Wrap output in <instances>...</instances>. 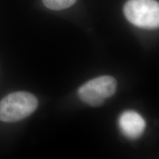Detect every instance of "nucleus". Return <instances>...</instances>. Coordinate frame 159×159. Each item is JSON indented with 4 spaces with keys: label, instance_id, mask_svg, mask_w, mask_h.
Returning a JSON list of instances; mask_svg holds the SVG:
<instances>
[{
    "label": "nucleus",
    "instance_id": "nucleus-5",
    "mask_svg": "<svg viewBox=\"0 0 159 159\" xmlns=\"http://www.w3.org/2000/svg\"><path fill=\"white\" fill-rule=\"evenodd\" d=\"M47 8L52 11H61L69 8L76 2L77 0H42Z\"/></svg>",
    "mask_w": 159,
    "mask_h": 159
},
{
    "label": "nucleus",
    "instance_id": "nucleus-4",
    "mask_svg": "<svg viewBox=\"0 0 159 159\" xmlns=\"http://www.w3.org/2000/svg\"><path fill=\"white\" fill-rule=\"evenodd\" d=\"M122 133L129 139H135L144 133L146 123L140 114L133 111H125L119 120Z\"/></svg>",
    "mask_w": 159,
    "mask_h": 159
},
{
    "label": "nucleus",
    "instance_id": "nucleus-3",
    "mask_svg": "<svg viewBox=\"0 0 159 159\" xmlns=\"http://www.w3.org/2000/svg\"><path fill=\"white\" fill-rule=\"evenodd\" d=\"M116 80L111 76H101L89 80L78 89L80 98L91 106L102 105L106 99L115 94Z\"/></svg>",
    "mask_w": 159,
    "mask_h": 159
},
{
    "label": "nucleus",
    "instance_id": "nucleus-2",
    "mask_svg": "<svg viewBox=\"0 0 159 159\" xmlns=\"http://www.w3.org/2000/svg\"><path fill=\"white\" fill-rule=\"evenodd\" d=\"M123 12L131 24L144 29H156L159 26V4L156 0H128Z\"/></svg>",
    "mask_w": 159,
    "mask_h": 159
},
{
    "label": "nucleus",
    "instance_id": "nucleus-1",
    "mask_svg": "<svg viewBox=\"0 0 159 159\" xmlns=\"http://www.w3.org/2000/svg\"><path fill=\"white\" fill-rule=\"evenodd\" d=\"M34 95L25 91L11 93L0 101V120L16 122L27 118L38 107Z\"/></svg>",
    "mask_w": 159,
    "mask_h": 159
}]
</instances>
